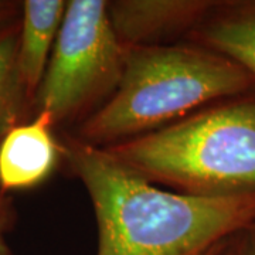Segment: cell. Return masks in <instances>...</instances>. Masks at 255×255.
<instances>
[{
  "mask_svg": "<svg viewBox=\"0 0 255 255\" xmlns=\"http://www.w3.org/2000/svg\"><path fill=\"white\" fill-rule=\"evenodd\" d=\"M254 228L231 237L211 255H253L255 238Z\"/></svg>",
  "mask_w": 255,
  "mask_h": 255,
  "instance_id": "obj_10",
  "label": "cell"
},
{
  "mask_svg": "<svg viewBox=\"0 0 255 255\" xmlns=\"http://www.w3.org/2000/svg\"><path fill=\"white\" fill-rule=\"evenodd\" d=\"M50 112L38 111L13 127L0 140V191L28 190L54 173L63 160Z\"/></svg>",
  "mask_w": 255,
  "mask_h": 255,
  "instance_id": "obj_6",
  "label": "cell"
},
{
  "mask_svg": "<svg viewBox=\"0 0 255 255\" xmlns=\"http://www.w3.org/2000/svg\"><path fill=\"white\" fill-rule=\"evenodd\" d=\"M216 1L207 0H115L108 13L125 48L164 46L169 38L189 33L207 17Z\"/></svg>",
  "mask_w": 255,
  "mask_h": 255,
  "instance_id": "obj_5",
  "label": "cell"
},
{
  "mask_svg": "<svg viewBox=\"0 0 255 255\" xmlns=\"http://www.w3.org/2000/svg\"><path fill=\"white\" fill-rule=\"evenodd\" d=\"M190 36L194 44L231 58L255 78V0L216 1Z\"/></svg>",
  "mask_w": 255,
  "mask_h": 255,
  "instance_id": "obj_8",
  "label": "cell"
},
{
  "mask_svg": "<svg viewBox=\"0 0 255 255\" xmlns=\"http://www.w3.org/2000/svg\"><path fill=\"white\" fill-rule=\"evenodd\" d=\"M102 149L147 182L179 193H253L255 92L219 101L170 125Z\"/></svg>",
  "mask_w": 255,
  "mask_h": 255,
  "instance_id": "obj_3",
  "label": "cell"
},
{
  "mask_svg": "<svg viewBox=\"0 0 255 255\" xmlns=\"http://www.w3.org/2000/svg\"><path fill=\"white\" fill-rule=\"evenodd\" d=\"M13 221V207L6 193L0 191V255H13L6 243V231Z\"/></svg>",
  "mask_w": 255,
  "mask_h": 255,
  "instance_id": "obj_11",
  "label": "cell"
},
{
  "mask_svg": "<svg viewBox=\"0 0 255 255\" xmlns=\"http://www.w3.org/2000/svg\"><path fill=\"white\" fill-rule=\"evenodd\" d=\"M20 18L0 27V140L28 110L17 70Z\"/></svg>",
  "mask_w": 255,
  "mask_h": 255,
  "instance_id": "obj_9",
  "label": "cell"
},
{
  "mask_svg": "<svg viewBox=\"0 0 255 255\" xmlns=\"http://www.w3.org/2000/svg\"><path fill=\"white\" fill-rule=\"evenodd\" d=\"M18 9H21V6H18L14 1L0 0V27L14 21L17 17Z\"/></svg>",
  "mask_w": 255,
  "mask_h": 255,
  "instance_id": "obj_12",
  "label": "cell"
},
{
  "mask_svg": "<svg viewBox=\"0 0 255 255\" xmlns=\"http://www.w3.org/2000/svg\"><path fill=\"white\" fill-rule=\"evenodd\" d=\"M254 236H255V228H254ZM253 255H255V238H254V254Z\"/></svg>",
  "mask_w": 255,
  "mask_h": 255,
  "instance_id": "obj_13",
  "label": "cell"
},
{
  "mask_svg": "<svg viewBox=\"0 0 255 255\" xmlns=\"http://www.w3.org/2000/svg\"><path fill=\"white\" fill-rule=\"evenodd\" d=\"M127 54L112 27L108 1L70 0L33 102L34 114L50 112L55 127L85 119L118 87Z\"/></svg>",
  "mask_w": 255,
  "mask_h": 255,
  "instance_id": "obj_4",
  "label": "cell"
},
{
  "mask_svg": "<svg viewBox=\"0 0 255 255\" xmlns=\"http://www.w3.org/2000/svg\"><path fill=\"white\" fill-rule=\"evenodd\" d=\"M63 160L81 180L94 207L97 255H211L255 227V191L193 196L157 187L102 147L74 135Z\"/></svg>",
  "mask_w": 255,
  "mask_h": 255,
  "instance_id": "obj_1",
  "label": "cell"
},
{
  "mask_svg": "<svg viewBox=\"0 0 255 255\" xmlns=\"http://www.w3.org/2000/svg\"><path fill=\"white\" fill-rule=\"evenodd\" d=\"M64 0H26L21 3L17 70L28 108L46 74L67 10Z\"/></svg>",
  "mask_w": 255,
  "mask_h": 255,
  "instance_id": "obj_7",
  "label": "cell"
},
{
  "mask_svg": "<svg viewBox=\"0 0 255 255\" xmlns=\"http://www.w3.org/2000/svg\"><path fill=\"white\" fill-rule=\"evenodd\" d=\"M255 92V78L226 55L194 44L129 48L118 87L74 136L108 147Z\"/></svg>",
  "mask_w": 255,
  "mask_h": 255,
  "instance_id": "obj_2",
  "label": "cell"
}]
</instances>
